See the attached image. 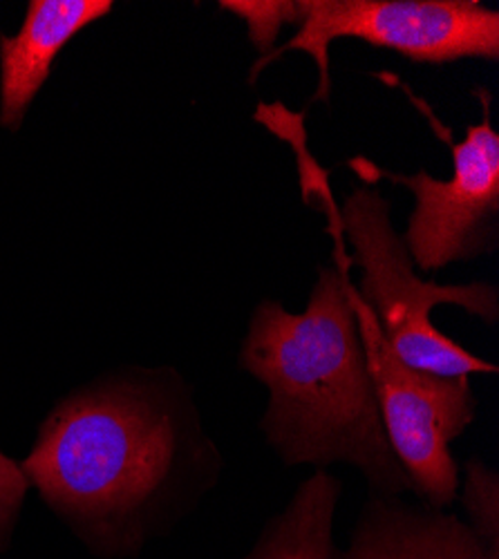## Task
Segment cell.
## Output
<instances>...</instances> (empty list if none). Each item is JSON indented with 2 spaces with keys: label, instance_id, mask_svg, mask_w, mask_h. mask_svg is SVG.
Masks as SVG:
<instances>
[{
  "label": "cell",
  "instance_id": "cell-1",
  "mask_svg": "<svg viewBox=\"0 0 499 559\" xmlns=\"http://www.w3.org/2000/svg\"><path fill=\"white\" fill-rule=\"evenodd\" d=\"M21 465L90 555L138 559L217 488L224 456L177 367L121 365L61 396Z\"/></svg>",
  "mask_w": 499,
  "mask_h": 559
},
{
  "label": "cell",
  "instance_id": "cell-2",
  "mask_svg": "<svg viewBox=\"0 0 499 559\" xmlns=\"http://www.w3.org/2000/svg\"><path fill=\"white\" fill-rule=\"evenodd\" d=\"M352 289L347 273L323 266L300 313L258 302L238 367L269 394L260 430L285 465L347 463L370 495L403 497L413 484L381 426Z\"/></svg>",
  "mask_w": 499,
  "mask_h": 559
},
{
  "label": "cell",
  "instance_id": "cell-3",
  "mask_svg": "<svg viewBox=\"0 0 499 559\" xmlns=\"http://www.w3.org/2000/svg\"><path fill=\"white\" fill-rule=\"evenodd\" d=\"M338 228L354 249L352 262L363 271L358 300L370 309L390 349L415 369L439 377L497 374V365L482 360L432 322L439 305L460 307L495 328L499 292L488 283L439 285L421 280L392 224L388 200L368 183H360L338 209Z\"/></svg>",
  "mask_w": 499,
  "mask_h": 559
},
{
  "label": "cell",
  "instance_id": "cell-4",
  "mask_svg": "<svg viewBox=\"0 0 499 559\" xmlns=\"http://www.w3.org/2000/svg\"><path fill=\"white\" fill-rule=\"evenodd\" d=\"M298 32L253 63L251 83L283 55L305 52L319 66L313 102H330V48L341 38L424 66L499 61V12L477 0H298Z\"/></svg>",
  "mask_w": 499,
  "mask_h": 559
},
{
  "label": "cell",
  "instance_id": "cell-5",
  "mask_svg": "<svg viewBox=\"0 0 499 559\" xmlns=\"http://www.w3.org/2000/svg\"><path fill=\"white\" fill-rule=\"evenodd\" d=\"M352 302L385 439L421 503L445 510L460 497V465L452 443L477 416L471 377H439L405 365L385 343L356 289Z\"/></svg>",
  "mask_w": 499,
  "mask_h": 559
},
{
  "label": "cell",
  "instance_id": "cell-6",
  "mask_svg": "<svg viewBox=\"0 0 499 559\" xmlns=\"http://www.w3.org/2000/svg\"><path fill=\"white\" fill-rule=\"evenodd\" d=\"M477 99L479 123L466 128L460 144H448L450 179H437L424 168L415 175L394 173L366 157L347 162L363 183L385 179L415 195V211L401 236L415 266L426 273L488 258L499 249V134L490 92L477 90Z\"/></svg>",
  "mask_w": 499,
  "mask_h": 559
},
{
  "label": "cell",
  "instance_id": "cell-7",
  "mask_svg": "<svg viewBox=\"0 0 499 559\" xmlns=\"http://www.w3.org/2000/svg\"><path fill=\"white\" fill-rule=\"evenodd\" d=\"M112 10V0H29L21 29L0 34V128L21 132L66 45Z\"/></svg>",
  "mask_w": 499,
  "mask_h": 559
},
{
  "label": "cell",
  "instance_id": "cell-8",
  "mask_svg": "<svg viewBox=\"0 0 499 559\" xmlns=\"http://www.w3.org/2000/svg\"><path fill=\"white\" fill-rule=\"evenodd\" d=\"M338 559H490L455 512L370 495Z\"/></svg>",
  "mask_w": 499,
  "mask_h": 559
},
{
  "label": "cell",
  "instance_id": "cell-9",
  "mask_svg": "<svg viewBox=\"0 0 499 559\" xmlns=\"http://www.w3.org/2000/svg\"><path fill=\"white\" fill-rule=\"evenodd\" d=\"M341 495L338 477L313 471L240 559H338L334 518Z\"/></svg>",
  "mask_w": 499,
  "mask_h": 559
},
{
  "label": "cell",
  "instance_id": "cell-10",
  "mask_svg": "<svg viewBox=\"0 0 499 559\" xmlns=\"http://www.w3.org/2000/svg\"><path fill=\"white\" fill-rule=\"evenodd\" d=\"M462 508L468 515V528L479 539L490 559H499V475L482 459L464 463Z\"/></svg>",
  "mask_w": 499,
  "mask_h": 559
},
{
  "label": "cell",
  "instance_id": "cell-11",
  "mask_svg": "<svg viewBox=\"0 0 499 559\" xmlns=\"http://www.w3.org/2000/svg\"><path fill=\"white\" fill-rule=\"evenodd\" d=\"M219 10L240 16L249 27L251 43L258 45L260 57L276 50V38L283 25L300 21V5L276 0V3H245V0H222Z\"/></svg>",
  "mask_w": 499,
  "mask_h": 559
},
{
  "label": "cell",
  "instance_id": "cell-12",
  "mask_svg": "<svg viewBox=\"0 0 499 559\" xmlns=\"http://www.w3.org/2000/svg\"><path fill=\"white\" fill-rule=\"evenodd\" d=\"M32 490L21 461L0 450V555L8 552Z\"/></svg>",
  "mask_w": 499,
  "mask_h": 559
}]
</instances>
